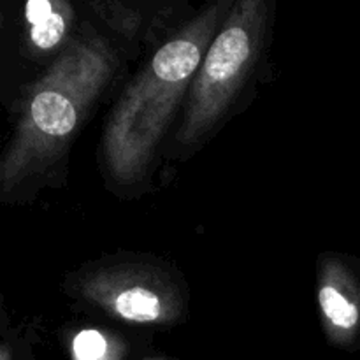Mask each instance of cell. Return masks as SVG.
<instances>
[{
    "label": "cell",
    "instance_id": "1",
    "mask_svg": "<svg viewBox=\"0 0 360 360\" xmlns=\"http://www.w3.org/2000/svg\"><path fill=\"white\" fill-rule=\"evenodd\" d=\"M221 7L207 9L165 42L112 109L104 134V157L115 181L132 185L144 174L183 91L217 37Z\"/></svg>",
    "mask_w": 360,
    "mask_h": 360
},
{
    "label": "cell",
    "instance_id": "2",
    "mask_svg": "<svg viewBox=\"0 0 360 360\" xmlns=\"http://www.w3.org/2000/svg\"><path fill=\"white\" fill-rule=\"evenodd\" d=\"M115 69V53L101 37L79 39L63 49L32 90L18 123L0 171L4 192L55 160Z\"/></svg>",
    "mask_w": 360,
    "mask_h": 360
},
{
    "label": "cell",
    "instance_id": "3",
    "mask_svg": "<svg viewBox=\"0 0 360 360\" xmlns=\"http://www.w3.org/2000/svg\"><path fill=\"white\" fill-rule=\"evenodd\" d=\"M264 25L266 4L260 0L238 4L229 14L193 77L178 143H197L225 115L259 58Z\"/></svg>",
    "mask_w": 360,
    "mask_h": 360
},
{
    "label": "cell",
    "instance_id": "4",
    "mask_svg": "<svg viewBox=\"0 0 360 360\" xmlns=\"http://www.w3.org/2000/svg\"><path fill=\"white\" fill-rule=\"evenodd\" d=\"M94 294L115 315L129 322L153 323L169 319L171 306L164 292L155 288L153 281L137 276H115L98 281Z\"/></svg>",
    "mask_w": 360,
    "mask_h": 360
},
{
    "label": "cell",
    "instance_id": "5",
    "mask_svg": "<svg viewBox=\"0 0 360 360\" xmlns=\"http://www.w3.org/2000/svg\"><path fill=\"white\" fill-rule=\"evenodd\" d=\"M72 18L69 4L60 0H32L25 6L28 37L41 51H49L63 41Z\"/></svg>",
    "mask_w": 360,
    "mask_h": 360
},
{
    "label": "cell",
    "instance_id": "6",
    "mask_svg": "<svg viewBox=\"0 0 360 360\" xmlns=\"http://www.w3.org/2000/svg\"><path fill=\"white\" fill-rule=\"evenodd\" d=\"M320 306L327 322L341 336H350L360 323L359 297L345 281L327 280L320 287Z\"/></svg>",
    "mask_w": 360,
    "mask_h": 360
},
{
    "label": "cell",
    "instance_id": "7",
    "mask_svg": "<svg viewBox=\"0 0 360 360\" xmlns=\"http://www.w3.org/2000/svg\"><path fill=\"white\" fill-rule=\"evenodd\" d=\"M74 360H111V345L108 338L94 329L81 330L72 341Z\"/></svg>",
    "mask_w": 360,
    "mask_h": 360
},
{
    "label": "cell",
    "instance_id": "8",
    "mask_svg": "<svg viewBox=\"0 0 360 360\" xmlns=\"http://www.w3.org/2000/svg\"><path fill=\"white\" fill-rule=\"evenodd\" d=\"M0 360H13V357H11V354H9V348L7 347L2 348V359Z\"/></svg>",
    "mask_w": 360,
    "mask_h": 360
}]
</instances>
